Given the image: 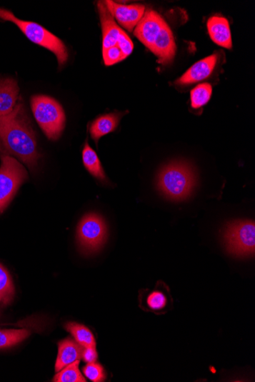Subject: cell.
<instances>
[{
    "instance_id": "obj_15",
    "label": "cell",
    "mask_w": 255,
    "mask_h": 382,
    "mask_svg": "<svg viewBox=\"0 0 255 382\" xmlns=\"http://www.w3.org/2000/svg\"><path fill=\"white\" fill-rule=\"evenodd\" d=\"M209 36L218 46L230 49L232 46L230 26L228 20L221 16H213L208 20Z\"/></svg>"
},
{
    "instance_id": "obj_17",
    "label": "cell",
    "mask_w": 255,
    "mask_h": 382,
    "mask_svg": "<svg viewBox=\"0 0 255 382\" xmlns=\"http://www.w3.org/2000/svg\"><path fill=\"white\" fill-rule=\"evenodd\" d=\"M83 162L88 172L94 177L99 179V181H106V176L101 162L87 141L83 150Z\"/></svg>"
},
{
    "instance_id": "obj_3",
    "label": "cell",
    "mask_w": 255,
    "mask_h": 382,
    "mask_svg": "<svg viewBox=\"0 0 255 382\" xmlns=\"http://www.w3.org/2000/svg\"><path fill=\"white\" fill-rule=\"evenodd\" d=\"M0 19L13 22L31 41L54 53L60 67L68 61V49L63 41L36 22L21 20L4 8H0Z\"/></svg>"
},
{
    "instance_id": "obj_20",
    "label": "cell",
    "mask_w": 255,
    "mask_h": 382,
    "mask_svg": "<svg viewBox=\"0 0 255 382\" xmlns=\"http://www.w3.org/2000/svg\"><path fill=\"white\" fill-rule=\"evenodd\" d=\"M80 361L66 366L54 376L52 381L54 382H86L79 369Z\"/></svg>"
},
{
    "instance_id": "obj_7",
    "label": "cell",
    "mask_w": 255,
    "mask_h": 382,
    "mask_svg": "<svg viewBox=\"0 0 255 382\" xmlns=\"http://www.w3.org/2000/svg\"><path fill=\"white\" fill-rule=\"evenodd\" d=\"M76 238L84 253L97 252L107 238V226L104 219L95 213L86 215L77 227Z\"/></svg>"
},
{
    "instance_id": "obj_13",
    "label": "cell",
    "mask_w": 255,
    "mask_h": 382,
    "mask_svg": "<svg viewBox=\"0 0 255 382\" xmlns=\"http://www.w3.org/2000/svg\"><path fill=\"white\" fill-rule=\"evenodd\" d=\"M19 88L13 79H0V117L13 112L19 100Z\"/></svg>"
},
{
    "instance_id": "obj_6",
    "label": "cell",
    "mask_w": 255,
    "mask_h": 382,
    "mask_svg": "<svg viewBox=\"0 0 255 382\" xmlns=\"http://www.w3.org/2000/svg\"><path fill=\"white\" fill-rule=\"evenodd\" d=\"M227 251L237 256L254 255L255 223L252 221H236L227 224L224 231Z\"/></svg>"
},
{
    "instance_id": "obj_18",
    "label": "cell",
    "mask_w": 255,
    "mask_h": 382,
    "mask_svg": "<svg viewBox=\"0 0 255 382\" xmlns=\"http://www.w3.org/2000/svg\"><path fill=\"white\" fill-rule=\"evenodd\" d=\"M65 328L72 334L76 342L84 348H96V343L94 334L84 325L71 322L66 324Z\"/></svg>"
},
{
    "instance_id": "obj_25",
    "label": "cell",
    "mask_w": 255,
    "mask_h": 382,
    "mask_svg": "<svg viewBox=\"0 0 255 382\" xmlns=\"http://www.w3.org/2000/svg\"><path fill=\"white\" fill-rule=\"evenodd\" d=\"M147 304L152 310H161L167 305V298H166L162 292L155 291L148 297Z\"/></svg>"
},
{
    "instance_id": "obj_14",
    "label": "cell",
    "mask_w": 255,
    "mask_h": 382,
    "mask_svg": "<svg viewBox=\"0 0 255 382\" xmlns=\"http://www.w3.org/2000/svg\"><path fill=\"white\" fill-rule=\"evenodd\" d=\"M83 351L84 347L70 337L60 341L57 361L55 363V372L59 373L66 366L76 361H81Z\"/></svg>"
},
{
    "instance_id": "obj_12",
    "label": "cell",
    "mask_w": 255,
    "mask_h": 382,
    "mask_svg": "<svg viewBox=\"0 0 255 382\" xmlns=\"http://www.w3.org/2000/svg\"><path fill=\"white\" fill-rule=\"evenodd\" d=\"M98 10L101 17L103 29V51L116 46L121 29L116 22L104 2H99Z\"/></svg>"
},
{
    "instance_id": "obj_11",
    "label": "cell",
    "mask_w": 255,
    "mask_h": 382,
    "mask_svg": "<svg viewBox=\"0 0 255 382\" xmlns=\"http://www.w3.org/2000/svg\"><path fill=\"white\" fill-rule=\"evenodd\" d=\"M151 51L158 56L159 62L162 64H169L174 59L176 44L173 33L167 24L164 26L155 39Z\"/></svg>"
},
{
    "instance_id": "obj_24",
    "label": "cell",
    "mask_w": 255,
    "mask_h": 382,
    "mask_svg": "<svg viewBox=\"0 0 255 382\" xmlns=\"http://www.w3.org/2000/svg\"><path fill=\"white\" fill-rule=\"evenodd\" d=\"M103 54L106 66L114 65L126 59L123 52L116 46L103 51Z\"/></svg>"
},
{
    "instance_id": "obj_4",
    "label": "cell",
    "mask_w": 255,
    "mask_h": 382,
    "mask_svg": "<svg viewBox=\"0 0 255 382\" xmlns=\"http://www.w3.org/2000/svg\"><path fill=\"white\" fill-rule=\"evenodd\" d=\"M31 109L40 128L50 140L60 138L66 117L62 106L47 96H34L31 99Z\"/></svg>"
},
{
    "instance_id": "obj_26",
    "label": "cell",
    "mask_w": 255,
    "mask_h": 382,
    "mask_svg": "<svg viewBox=\"0 0 255 382\" xmlns=\"http://www.w3.org/2000/svg\"><path fill=\"white\" fill-rule=\"evenodd\" d=\"M116 46L123 52L125 58L126 59L131 54L133 49V43L130 38L126 35L124 31H121L119 38L118 39Z\"/></svg>"
},
{
    "instance_id": "obj_19",
    "label": "cell",
    "mask_w": 255,
    "mask_h": 382,
    "mask_svg": "<svg viewBox=\"0 0 255 382\" xmlns=\"http://www.w3.org/2000/svg\"><path fill=\"white\" fill-rule=\"evenodd\" d=\"M15 288L7 269L0 264V306H6L14 298Z\"/></svg>"
},
{
    "instance_id": "obj_22",
    "label": "cell",
    "mask_w": 255,
    "mask_h": 382,
    "mask_svg": "<svg viewBox=\"0 0 255 382\" xmlns=\"http://www.w3.org/2000/svg\"><path fill=\"white\" fill-rule=\"evenodd\" d=\"M30 335L27 330H0V349L16 346Z\"/></svg>"
},
{
    "instance_id": "obj_21",
    "label": "cell",
    "mask_w": 255,
    "mask_h": 382,
    "mask_svg": "<svg viewBox=\"0 0 255 382\" xmlns=\"http://www.w3.org/2000/svg\"><path fill=\"white\" fill-rule=\"evenodd\" d=\"M212 86L207 83L196 86L191 94L192 108L198 109L206 105L212 96Z\"/></svg>"
},
{
    "instance_id": "obj_5",
    "label": "cell",
    "mask_w": 255,
    "mask_h": 382,
    "mask_svg": "<svg viewBox=\"0 0 255 382\" xmlns=\"http://www.w3.org/2000/svg\"><path fill=\"white\" fill-rule=\"evenodd\" d=\"M0 167V213H2L13 199L20 186L26 181L28 174L26 168L15 157L2 154Z\"/></svg>"
},
{
    "instance_id": "obj_27",
    "label": "cell",
    "mask_w": 255,
    "mask_h": 382,
    "mask_svg": "<svg viewBox=\"0 0 255 382\" xmlns=\"http://www.w3.org/2000/svg\"><path fill=\"white\" fill-rule=\"evenodd\" d=\"M98 355L94 347L84 348L82 358L84 361L90 363L97 361Z\"/></svg>"
},
{
    "instance_id": "obj_1",
    "label": "cell",
    "mask_w": 255,
    "mask_h": 382,
    "mask_svg": "<svg viewBox=\"0 0 255 382\" xmlns=\"http://www.w3.org/2000/svg\"><path fill=\"white\" fill-rule=\"evenodd\" d=\"M0 151L13 155L30 168H34L40 159L36 134L21 103L9 115L0 117Z\"/></svg>"
},
{
    "instance_id": "obj_10",
    "label": "cell",
    "mask_w": 255,
    "mask_h": 382,
    "mask_svg": "<svg viewBox=\"0 0 255 382\" xmlns=\"http://www.w3.org/2000/svg\"><path fill=\"white\" fill-rule=\"evenodd\" d=\"M217 55L213 54L194 64L179 80L177 85H191L206 80L212 74L217 63Z\"/></svg>"
},
{
    "instance_id": "obj_9",
    "label": "cell",
    "mask_w": 255,
    "mask_h": 382,
    "mask_svg": "<svg viewBox=\"0 0 255 382\" xmlns=\"http://www.w3.org/2000/svg\"><path fill=\"white\" fill-rule=\"evenodd\" d=\"M104 4L114 19L129 31L137 26L146 13V7L141 4L123 5L113 1Z\"/></svg>"
},
{
    "instance_id": "obj_16",
    "label": "cell",
    "mask_w": 255,
    "mask_h": 382,
    "mask_svg": "<svg viewBox=\"0 0 255 382\" xmlns=\"http://www.w3.org/2000/svg\"><path fill=\"white\" fill-rule=\"evenodd\" d=\"M123 114H109L98 117L91 126V134L96 145L99 139L116 131Z\"/></svg>"
},
{
    "instance_id": "obj_2",
    "label": "cell",
    "mask_w": 255,
    "mask_h": 382,
    "mask_svg": "<svg viewBox=\"0 0 255 382\" xmlns=\"http://www.w3.org/2000/svg\"><path fill=\"white\" fill-rule=\"evenodd\" d=\"M196 185V177L192 167L184 162H171L160 171L157 186L160 193L172 201L189 198Z\"/></svg>"
},
{
    "instance_id": "obj_23",
    "label": "cell",
    "mask_w": 255,
    "mask_h": 382,
    "mask_svg": "<svg viewBox=\"0 0 255 382\" xmlns=\"http://www.w3.org/2000/svg\"><path fill=\"white\" fill-rule=\"evenodd\" d=\"M83 372L88 379L94 382H102L106 378L104 367L96 362L87 363L84 367Z\"/></svg>"
},
{
    "instance_id": "obj_8",
    "label": "cell",
    "mask_w": 255,
    "mask_h": 382,
    "mask_svg": "<svg viewBox=\"0 0 255 382\" xmlns=\"http://www.w3.org/2000/svg\"><path fill=\"white\" fill-rule=\"evenodd\" d=\"M165 24V21L158 13L147 9L136 27L135 36L151 51L155 39Z\"/></svg>"
}]
</instances>
